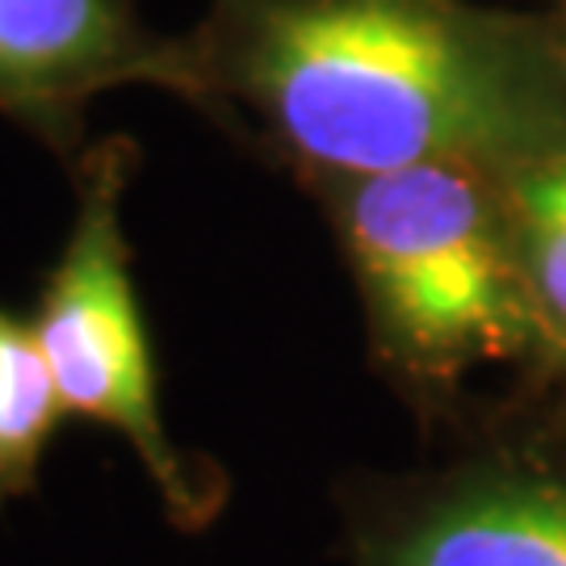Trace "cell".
<instances>
[{"label": "cell", "instance_id": "1", "mask_svg": "<svg viewBox=\"0 0 566 566\" xmlns=\"http://www.w3.org/2000/svg\"><path fill=\"white\" fill-rule=\"evenodd\" d=\"M185 46L189 109L315 181L566 147V51L462 0H210Z\"/></svg>", "mask_w": 566, "mask_h": 566}, {"label": "cell", "instance_id": "2", "mask_svg": "<svg viewBox=\"0 0 566 566\" xmlns=\"http://www.w3.org/2000/svg\"><path fill=\"white\" fill-rule=\"evenodd\" d=\"M332 185L374 336L424 382L537 340L500 177L420 164Z\"/></svg>", "mask_w": 566, "mask_h": 566}, {"label": "cell", "instance_id": "3", "mask_svg": "<svg viewBox=\"0 0 566 566\" xmlns=\"http://www.w3.org/2000/svg\"><path fill=\"white\" fill-rule=\"evenodd\" d=\"M139 147L126 135H105L67 164L76 185L72 227L46 282L30 327L60 390L63 416L109 428L130 446L151 479L168 525H214L227 504L223 470L189 458L164 424L156 353L143 324L135 248L126 235V193L135 181Z\"/></svg>", "mask_w": 566, "mask_h": 566}, {"label": "cell", "instance_id": "4", "mask_svg": "<svg viewBox=\"0 0 566 566\" xmlns=\"http://www.w3.org/2000/svg\"><path fill=\"white\" fill-rule=\"evenodd\" d=\"M160 88L189 105L185 34H160L135 0H0V118L76 164L88 105L114 88Z\"/></svg>", "mask_w": 566, "mask_h": 566}, {"label": "cell", "instance_id": "5", "mask_svg": "<svg viewBox=\"0 0 566 566\" xmlns=\"http://www.w3.org/2000/svg\"><path fill=\"white\" fill-rule=\"evenodd\" d=\"M365 566H566V483L470 470L361 537Z\"/></svg>", "mask_w": 566, "mask_h": 566}, {"label": "cell", "instance_id": "6", "mask_svg": "<svg viewBox=\"0 0 566 566\" xmlns=\"http://www.w3.org/2000/svg\"><path fill=\"white\" fill-rule=\"evenodd\" d=\"M537 336L566 348V147L500 177Z\"/></svg>", "mask_w": 566, "mask_h": 566}, {"label": "cell", "instance_id": "7", "mask_svg": "<svg viewBox=\"0 0 566 566\" xmlns=\"http://www.w3.org/2000/svg\"><path fill=\"white\" fill-rule=\"evenodd\" d=\"M60 420L67 416L34 327L0 306V516L39 486Z\"/></svg>", "mask_w": 566, "mask_h": 566}]
</instances>
